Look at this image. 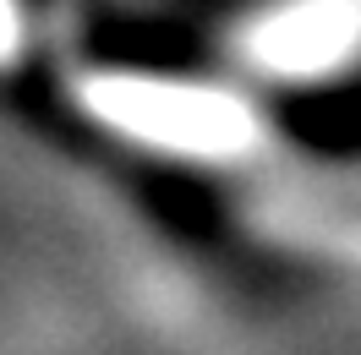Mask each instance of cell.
<instances>
[{
	"label": "cell",
	"instance_id": "obj_2",
	"mask_svg": "<svg viewBox=\"0 0 361 355\" xmlns=\"http://www.w3.org/2000/svg\"><path fill=\"white\" fill-rule=\"evenodd\" d=\"M230 61L257 93L350 77L361 66V0H257L230 27Z\"/></svg>",
	"mask_w": 361,
	"mask_h": 355
},
{
	"label": "cell",
	"instance_id": "obj_1",
	"mask_svg": "<svg viewBox=\"0 0 361 355\" xmlns=\"http://www.w3.org/2000/svg\"><path fill=\"white\" fill-rule=\"evenodd\" d=\"M71 104L121 148L192 175H257L274 158L269 93L241 77L159 66H88L71 77Z\"/></svg>",
	"mask_w": 361,
	"mask_h": 355
}]
</instances>
